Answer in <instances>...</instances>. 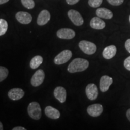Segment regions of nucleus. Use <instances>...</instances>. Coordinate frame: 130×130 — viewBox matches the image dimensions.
<instances>
[{
  "label": "nucleus",
  "mask_w": 130,
  "mask_h": 130,
  "mask_svg": "<svg viewBox=\"0 0 130 130\" xmlns=\"http://www.w3.org/2000/svg\"><path fill=\"white\" fill-rule=\"evenodd\" d=\"M16 18L21 24H28L32 21V16L25 12H19L16 14Z\"/></svg>",
  "instance_id": "12"
},
{
  "label": "nucleus",
  "mask_w": 130,
  "mask_h": 130,
  "mask_svg": "<svg viewBox=\"0 0 130 130\" xmlns=\"http://www.w3.org/2000/svg\"><path fill=\"white\" fill-rule=\"evenodd\" d=\"M54 97L61 103H64L66 100V90L63 87L58 86L54 90Z\"/></svg>",
  "instance_id": "11"
},
{
  "label": "nucleus",
  "mask_w": 130,
  "mask_h": 130,
  "mask_svg": "<svg viewBox=\"0 0 130 130\" xmlns=\"http://www.w3.org/2000/svg\"><path fill=\"white\" fill-rule=\"evenodd\" d=\"M13 130H26V129L22 126H16L13 128Z\"/></svg>",
  "instance_id": "28"
},
{
  "label": "nucleus",
  "mask_w": 130,
  "mask_h": 130,
  "mask_svg": "<svg viewBox=\"0 0 130 130\" xmlns=\"http://www.w3.org/2000/svg\"><path fill=\"white\" fill-rule=\"evenodd\" d=\"M86 94L89 100H95L98 96V89L93 83L89 84L86 87Z\"/></svg>",
  "instance_id": "7"
},
{
  "label": "nucleus",
  "mask_w": 130,
  "mask_h": 130,
  "mask_svg": "<svg viewBox=\"0 0 130 130\" xmlns=\"http://www.w3.org/2000/svg\"><path fill=\"white\" fill-rule=\"evenodd\" d=\"M50 18H51V15L49 11L46 10H43L39 14L37 19V23L40 26L45 25L50 20Z\"/></svg>",
  "instance_id": "14"
},
{
  "label": "nucleus",
  "mask_w": 130,
  "mask_h": 130,
  "mask_svg": "<svg viewBox=\"0 0 130 130\" xmlns=\"http://www.w3.org/2000/svg\"><path fill=\"white\" fill-rule=\"evenodd\" d=\"M57 36L61 39H72L75 36V32L71 28H61L57 31Z\"/></svg>",
  "instance_id": "8"
},
{
  "label": "nucleus",
  "mask_w": 130,
  "mask_h": 130,
  "mask_svg": "<svg viewBox=\"0 0 130 130\" xmlns=\"http://www.w3.org/2000/svg\"><path fill=\"white\" fill-rule=\"evenodd\" d=\"M107 1L112 6H118L122 4L124 0H107Z\"/></svg>",
  "instance_id": "24"
},
{
  "label": "nucleus",
  "mask_w": 130,
  "mask_h": 130,
  "mask_svg": "<svg viewBox=\"0 0 130 130\" xmlns=\"http://www.w3.org/2000/svg\"><path fill=\"white\" fill-rule=\"evenodd\" d=\"M45 72L42 69L37 70L31 79V84L34 87H37L43 83L45 79Z\"/></svg>",
  "instance_id": "5"
},
{
  "label": "nucleus",
  "mask_w": 130,
  "mask_h": 130,
  "mask_svg": "<svg viewBox=\"0 0 130 130\" xmlns=\"http://www.w3.org/2000/svg\"><path fill=\"white\" fill-rule=\"evenodd\" d=\"M96 14L101 18L107 19H111L113 16V12L106 8H99L96 11Z\"/></svg>",
  "instance_id": "17"
},
{
  "label": "nucleus",
  "mask_w": 130,
  "mask_h": 130,
  "mask_svg": "<svg viewBox=\"0 0 130 130\" xmlns=\"http://www.w3.org/2000/svg\"><path fill=\"white\" fill-rule=\"evenodd\" d=\"M72 53L71 51L69 50H63L58 54L57 56L55 57L54 62L57 65L63 64L68 62L72 57Z\"/></svg>",
  "instance_id": "3"
},
{
  "label": "nucleus",
  "mask_w": 130,
  "mask_h": 130,
  "mask_svg": "<svg viewBox=\"0 0 130 130\" xmlns=\"http://www.w3.org/2000/svg\"><path fill=\"white\" fill-rule=\"evenodd\" d=\"M125 47L126 50L128 51V53H130V39L126 40L125 43Z\"/></svg>",
  "instance_id": "26"
},
{
  "label": "nucleus",
  "mask_w": 130,
  "mask_h": 130,
  "mask_svg": "<svg viewBox=\"0 0 130 130\" xmlns=\"http://www.w3.org/2000/svg\"><path fill=\"white\" fill-rule=\"evenodd\" d=\"M117 49L115 45H110L105 47L102 52V56L105 59L109 60L115 57L116 54Z\"/></svg>",
  "instance_id": "16"
},
{
  "label": "nucleus",
  "mask_w": 130,
  "mask_h": 130,
  "mask_svg": "<svg viewBox=\"0 0 130 130\" xmlns=\"http://www.w3.org/2000/svg\"><path fill=\"white\" fill-rule=\"evenodd\" d=\"M79 47L81 51L87 55H92L96 51V46L95 43L87 40H81L79 43Z\"/></svg>",
  "instance_id": "4"
},
{
  "label": "nucleus",
  "mask_w": 130,
  "mask_h": 130,
  "mask_svg": "<svg viewBox=\"0 0 130 130\" xmlns=\"http://www.w3.org/2000/svg\"><path fill=\"white\" fill-rule=\"evenodd\" d=\"M9 0H0V4H3L7 3Z\"/></svg>",
  "instance_id": "30"
},
{
  "label": "nucleus",
  "mask_w": 130,
  "mask_h": 130,
  "mask_svg": "<svg viewBox=\"0 0 130 130\" xmlns=\"http://www.w3.org/2000/svg\"><path fill=\"white\" fill-rule=\"evenodd\" d=\"M66 2L69 5H74L77 4V3H78L79 0H66Z\"/></svg>",
  "instance_id": "27"
},
{
  "label": "nucleus",
  "mask_w": 130,
  "mask_h": 130,
  "mask_svg": "<svg viewBox=\"0 0 130 130\" xmlns=\"http://www.w3.org/2000/svg\"><path fill=\"white\" fill-rule=\"evenodd\" d=\"M21 3L25 8L32 9L35 7V3L33 0H21Z\"/></svg>",
  "instance_id": "22"
},
{
  "label": "nucleus",
  "mask_w": 130,
  "mask_h": 130,
  "mask_svg": "<svg viewBox=\"0 0 130 130\" xmlns=\"http://www.w3.org/2000/svg\"><path fill=\"white\" fill-rule=\"evenodd\" d=\"M113 80L111 77L108 75H104L101 78L100 82V90L102 92H105L108 90Z\"/></svg>",
  "instance_id": "10"
},
{
  "label": "nucleus",
  "mask_w": 130,
  "mask_h": 130,
  "mask_svg": "<svg viewBox=\"0 0 130 130\" xmlns=\"http://www.w3.org/2000/svg\"><path fill=\"white\" fill-rule=\"evenodd\" d=\"M3 129H4V128H3V123H1V122H0V130H3Z\"/></svg>",
  "instance_id": "31"
},
{
  "label": "nucleus",
  "mask_w": 130,
  "mask_h": 130,
  "mask_svg": "<svg viewBox=\"0 0 130 130\" xmlns=\"http://www.w3.org/2000/svg\"><path fill=\"white\" fill-rule=\"evenodd\" d=\"M68 15L72 23L76 26H81L83 24V18L78 11L72 9L68 11Z\"/></svg>",
  "instance_id": "6"
},
{
  "label": "nucleus",
  "mask_w": 130,
  "mask_h": 130,
  "mask_svg": "<svg viewBox=\"0 0 130 130\" xmlns=\"http://www.w3.org/2000/svg\"><path fill=\"white\" fill-rule=\"evenodd\" d=\"M27 111L31 118L35 120H39L42 116V110L38 102H32L27 108Z\"/></svg>",
  "instance_id": "2"
},
{
  "label": "nucleus",
  "mask_w": 130,
  "mask_h": 130,
  "mask_svg": "<svg viewBox=\"0 0 130 130\" xmlns=\"http://www.w3.org/2000/svg\"><path fill=\"white\" fill-rule=\"evenodd\" d=\"M43 63V57L40 56H36L30 61V66L32 69H36Z\"/></svg>",
  "instance_id": "19"
},
{
  "label": "nucleus",
  "mask_w": 130,
  "mask_h": 130,
  "mask_svg": "<svg viewBox=\"0 0 130 130\" xmlns=\"http://www.w3.org/2000/svg\"><path fill=\"white\" fill-rule=\"evenodd\" d=\"M8 30V23L4 19H0V36L6 34Z\"/></svg>",
  "instance_id": "20"
},
{
  "label": "nucleus",
  "mask_w": 130,
  "mask_h": 130,
  "mask_svg": "<svg viewBox=\"0 0 130 130\" xmlns=\"http://www.w3.org/2000/svg\"><path fill=\"white\" fill-rule=\"evenodd\" d=\"M129 22H130V16H129Z\"/></svg>",
  "instance_id": "32"
},
{
  "label": "nucleus",
  "mask_w": 130,
  "mask_h": 130,
  "mask_svg": "<svg viewBox=\"0 0 130 130\" xmlns=\"http://www.w3.org/2000/svg\"><path fill=\"white\" fill-rule=\"evenodd\" d=\"M126 117H127L128 119L129 120V122H130V108L129 109H128L127 111H126Z\"/></svg>",
  "instance_id": "29"
},
{
  "label": "nucleus",
  "mask_w": 130,
  "mask_h": 130,
  "mask_svg": "<svg viewBox=\"0 0 130 130\" xmlns=\"http://www.w3.org/2000/svg\"><path fill=\"white\" fill-rule=\"evenodd\" d=\"M45 113L47 117L53 119H57L60 116V111L51 106H47L45 109Z\"/></svg>",
  "instance_id": "18"
},
{
  "label": "nucleus",
  "mask_w": 130,
  "mask_h": 130,
  "mask_svg": "<svg viewBox=\"0 0 130 130\" xmlns=\"http://www.w3.org/2000/svg\"><path fill=\"white\" fill-rule=\"evenodd\" d=\"M103 111V106L100 104H95L89 105L87 108V112L92 117H98Z\"/></svg>",
  "instance_id": "9"
},
{
  "label": "nucleus",
  "mask_w": 130,
  "mask_h": 130,
  "mask_svg": "<svg viewBox=\"0 0 130 130\" xmlns=\"http://www.w3.org/2000/svg\"><path fill=\"white\" fill-rule=\"evenodd\" d=\"M89 63L87 60L81 58H75L71 61L68 67V71L70 73L83 72L89 67Z\"/></svg>",
  "instance_id": "1"
},
{
  "label": "nucleus",
  "mask_w": 130,
  "mask_h": 130,
  "mask_svg": "<svg viewBox=\"0 0 130 130\" xmlns=\"http://www.w3.org/2000/svg\"><path fill=\"white\" fill-rule=\"evenodd\" d=\"M90 26L92 28L95 30H102L105 27V23L100 17H94L91 19Z\"/></svg>",
  "instance_id": "15"
},
{
  "label": "nucleus",
  "mask_w": 130,
  "mask_h": 130,
  "mask_svg": "<svg viewBox=\"0 0 130 130\" xmlns=\"http://www.w3.org/2000/svg\"><path fill=\"white\" fill-rule=\"evenodd\" d=\"M24 90L20 88H13L10 89L8 92V96L13 101L21 100L24 96Z\"/></svg>",
  "instance_id": "13"
},
{
  "label": "nucleus",
  "mask_w": 130,
  "mask_h": 130,
  "mask_svg": "<svg viewBox=\"0 0 130 130\" xmlns=\"http://www.w3.org/2000/svg\"><path fill=\"white\" fill-rule=\"evenodd\" d=\"M123 65H124V67L126 69L130 71V56L125 60L124 62H123Z\"/></svg>",
  "instance_id": "25"
},
{
  "label": "nucleus",
  "mask_w": 130,
  "mask_h": 130,
  "mask_svg": "<svg viewBox=\"0 0 130 130\" xmlns=\"http://www.w3.org/2000/svg\"><path fill=\"white\" fill-rule=\"evenodd\" d=\"M9 75V70L4 66H0V82L4 81Z\"/></svg>",
  "instance_id": "21"
},
{
  "label": "nucleus",
  "mask_w": 130,
  "mask_h": 130,
  "mask_svg": "<svg viewBox=\"0 0 130 130\" xmlns=\"http://www.w3.org/2000/svg\"><path fill=\"white\" fill-rule=\"evenodd\" d=\"M102 3V0H89L88 3L90 7L96 8L100 7Z\"/></svg>",
  "instance_id": "23"
}]
</instances>
